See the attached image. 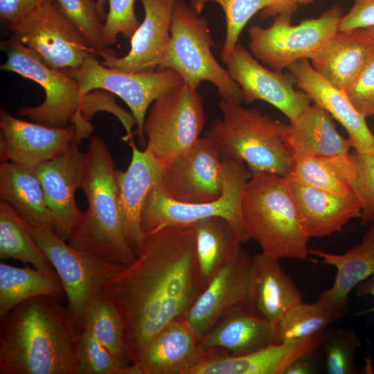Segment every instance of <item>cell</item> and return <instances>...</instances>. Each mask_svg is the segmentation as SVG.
<instances>
[{
  "label": "cell",
  "instance_id": "f35d334b",
  "mask_svg": "<svg viewBox=\"0 0 374 374\" xmlns=\"http://www.w3.org/2000/svg\"><path fill=\"white\" fill-rule=\"evenodd\" d=\"M79 362L81 374H143L136 364L119 362L87 330L80 332Z\"/></svg>",
  "mask_w": 374,
  "mask_h": 374
},
{
  "label": "cell",
  "instance_id": "1f68e13d",
  "mask_svg": "<svg viewBox=\"0 0 374 374\" xmlns=\"http://www.w3.org/2000/svg\"><path fill=\"white\" fill-rule=\"evenodd\" d=\"M48 296L61 301L66 296L56 271L17 267L0 263V318L30 298Z\"/></svg>",
  "mask_w": 374,
  "mask_h": 374
},
{
  "label": "cell",
  "instance_id": "c3c4849f",
  "mask_svg": "<svg viewBox=\"0 0 374 374\" xmlns=\"http://www.w3.org/2000/svg\"><path fill=\"white\" fill-rule=\"evenodd\" d=\"M96 4H97V6H98V9L100 17L103 19V21H104V20H105L106 16H107V15H105V8H104L106 4V1L107 0H96Z\"/></svg>",
  "mask_w": 374,
  "mask_h": 374
},
{
  "label": "cell",
  "instance_id": "603a6c76",
  "mask_svg": "<svg viewBox=\"0 0 374 374\" xmlns=\"http://www.w3.org/2000/svg\"><path fill=\"white\" fill-rule=\"evenodd\" d=\"M373 53L372 33L367 28H355L335 33L310 60L327 82L345 92Z\"/></svg>",
  "mask_w": 374,
  "mask_h": 374
},
{
  "label": "cell",
  "instance_id": "816d5d0a",
  "mask_svg": "<svg viewBox=\"0 0 374 374\" xmlns=\"http://www.w3.org/2000/svg\"><path fill=\"white\" fill-rule=\"evenodd\" d=\"M367 29H368L374 36V27H371V28H368Z\"/></svg>",
  "mask_w": 374,
  "mask_h": 374
},
{
  "label": "cell",
  "instance_id": "ac0fdd59",
  "mask_svg": "<svg viewBox=\"0 0 374 374\" xmlns=\"http://www.w3.org/2000/svg\"><path fill=\"white\" fill-rule=\"evenodd\" d=\"M78 145L73 142L64 154L33 168L55 217V229L66 240L83 215L75 199L84 158Z\"/></svg>",
  "mask_w": 374,
  "mask_h": 374
},
{
  "label": "cell",
  "instance_id": "7402d4cb",
  "mask_svg": "<svg viewBox=\"0 0 374 374\" xmlns=\"http://www.w3.org/2000/svg\"><path fill=\"white\" fill-rule=\"evenodd\" d=\"M301 225L310 238L339 231L351 219L359 217L361 206L353 192L339 195L284 177Z\"/></svg>",
  "mask_w": 374,
  "mask_h": 374
},
{
  "label": "cell",
  "instance_id": "30bf717a",
  "mask_svg": "<svg viewBox=\"0 0 374 374\" xmlns=\"http://www.w3.org/2000/svg\"><path fill=\"white\" fill-rule=\"evenodd\" d=\"M205 112L198 89L183 83L150 105L143 125L146 150L161 168L199 138Z\"/></svg>",
  "mask_w": 374,
  "mask_h": 374
},
{
  "label": "cell",
  "instance_id": "9c48e42d",
  "mask_svg": "<svg viewBox=\"0 0 374 374\" xmlns=\"http://www.w3.org/2000/svg\"><path fill=\"white\" fill-rule=\"evenodd\" d=\"M224 169V192L218 199L208 203L177 202L167 197L159 181L150 190L141 216V227L145 235L172 224H193L212 216L225 218L234 229L240 242L251 238L240 211L242 190L250 178L245 163L233 159H222Z\"/></svg>",
  "mask_w": 374,
  "mask_h": 374
},
{
  "label": "cell",
  "instance_id": "60d3db41",
  "mask_svg": "<svg viewBox=\"0 0 374 374\" xmlns=\"http://www.w3.org/2000/svg\"><path fill=\"white\" fill-rule=\"evenodd\" d=\"M350 157L355 168L352 191L361 206V222L368 225L374 221V154L354 150Z\"/></svg>",
  "mask_w": 374,
  "mask_h": 374
},
{
  "label": "cell",
  "instance_id": "f1b7e54d",
  "mask_svg": "<svg viewBox=\"0 0 374 374\" xmlns=\"http://www.w3.org/2000/svg\"><path fill=\"white\" fill-rule=\"evenodd\" d=\"M273 343L269 322L256 312L245 309L227 314L199 341L204 352L224 350L233 356L247 355Z\"/></svg>",
  "mask_w": 374,
  "mask_h": 374
},
{
  "label": "cell",
  "instance_id": "3957f363",
  "mask_svg": "<svg viewBox=\"0 0 374 374\" xmlns=\"http://www.w3.org/2000/svg\"><path fill=\"white\" fill-rule=\"evenodd\" d=\"M1 47L7 60L1 70L35 82L45 93L41 104L21 108L20 116L53 127L73 125L76 130L75 143L80 145L93 132V125L90 122L92 117L104 111L114 115L123 126L127 139L132 138L136 120L132 114L116 103L113 93L103 89L84 93L76 80L63 70L46 66L36 53L13 37L3 40Z\"/></svg>",
  "mask_w": 374,
  "mask_h": 374
},
{
  "label": "cell",
  "instance_id": "44dd1931",
  "mask_svg": "<svg viewBox=\"0 0 374 374\" xmlns=\"http://www.w3.org/2000/svg\"><path fill=\"white\" fill-rule=\"evenodd\" d=\"M287 69L295 79L296 87L345 128L355 150L374 154V135L366 117L355 108L344 91L327 82L313 69L308 59L295 61Z\"/></svg>",
  "mask_w": 374,
  "mask_h": 374
},
{
  "label": "cell",
  "instance_id": "7bdbcfd3",
  "mask_svg": "<svg viewBox=\"0 0 374 374\" xmlns=\"http://www.w3.org/2000/svg\"><path fill=\"white\" fill-rule=\"evenodd\" d=\"M355 108L365 117L374 114V53L363 71L345 91Z\"/></svg>",
  "mask_w": 374,
  "mask_h": 374
},
{
  "label": "cell",
  "instance_id": "8d00e7d4",
  "mask_svg": "<svg viewBox=\"0 0 374 374\" xmlns=\"http://www.w3.org/2000/svg\"><path fill=\"white\" fill-rule=\"evenodd\" d=\"M84 330L90 332L119 362L132 364L126 348L121 318L103 293L98 297Z\"/></svg>",
  "mask_w": 374,
  "mask_h": 374
},
{
  "label": "cell",
  "instance_id": "f6af8a7d",
  "mask_svg": "<svg viewBox=\"0 0 374 374\" xmlns=\"http://www.w3.org/2000/svg\"><path fill=\"white\" fill-rule=\"evenodd\" d=\"M47 0H0V17L8 24Z\"/></svg>",
  "mask_w": 374,
  "mask_h": 374
},
{
  "label": "cell",
  "instance_id": "7c38bea8",
  "mask_svg": "<svg viewBox=\"0 0 374 374\" xmlns=\"http://www.w3.org/2000/svg\"><path fill=\"white\" fill-rule=\"evenodd\" d=\"M8 25L12 37L53 69H78L89 53H96L61 12L57 0L44 1Z\"/></svg>",
  "mask_w": 374,
  "mask_h": 374
},
{
  "label": "cell",
  "instance_id": "5b68a950",
  "mask_svg": "<svg viewBox=\"0 0 374 374\" xmlns=\"http://www.w3.org/2000/svg\"><path fill=\"white\" fill-rule=\"evenodd\" d=\"M242 219L262 253L278 259L308 257L304 232L284 177L270 172L251 175L240 198Z\"/></svg>",
  "mask_w": 374,
  "mask_h": 374
},
{
  "label": "cell",
  "instance_id": "e575fe53",
  "mask_svg": "<svg viewBox=\"0 0 374 374\" xmlns=\"http://www.w3.org/2000/svg\"><path fill=\"white\" fill-rule=\"evenodd\" d=\"M208 2L220 5L226 17V30L221 52L222 61L233 53L244 27L258 12L261 11L260 16L267 18L283 13L293 14L299 6L285 0H189L190 6L198 15Z\"/></svg>",
  "mask_w": 374,
  "mask_h": 374
},
{
  "label": "cell",
  "instance_id": "484cf974",
  "mask_svg": "<svg viewBox=\"0 0 374 374\" xmlns=\"http://www.w3.org/2000/svg\"><path fill=\"white\" fill-rule=\"evenodd\" d=\"M308 253L319 258L320 263L336 268L333 284L321 293L319 299L346 314L351 291L374 275V224L364 235L359 244L343 254H333L313 249H309Z\"/></svg>",
  "mask_w": 374,
  "mask_h": 374
},
{
  "label": "cell",
  "instance_id": "7a4b0ae2",
  "mask_svg": "<svg viewBox=\"0 0 374 374\" xmlns=\"http://www.w3.org/2000/svg\"><path fill=\"white\" fill-rule=\"evenodd\" d=\"M80 339L67 305L30 298L0 318V374H81Z\"/></svg>",
  "mask_w": 374,
  "mask_h": 374
},
{
  "label": "cell",
  "instance_id": "ba28073f",
  "mask_svg": "<svg viewBox=\"0 0 374 374\" xmlns=\"http://www.w3.org/2000/svg\"><path fill=\"white\" fill-rule=\"evenodd\" d=\"M64 287L67 306L81 332L86 327L109 276L124 265L103 260L69 244L50 226H31Z\"/></svg>",
  "mask_w": 374,
  "mask_h": 374
},
{
  "label": "cell",
  "instance_id": "277c9868",
  "mask_svg": "<svg viewBox=\"0 0 374 374\" xmlns=\"http://www.w3.org/2000/svg\"><path fill=\"white\" fill-rule=\"evenodd\" d=\"M115 171L106 143L99 136H91L80 184L88 208L66 241L73 248L103 260L127 265L136 256L123 233Z\"/></svg>",
  "mask_w": 374,
  "mask_h": 374
},
{
  "label": "cell",
  "instance_id": "e0dca14e",
  "mask_svg": "<svg viewBox=\"0 0 374 374\" xmlns=\"http://www.w3.org/2000/svg\"><path fill=\"white\" fill-rule=\"evenodd\" d=\"M1 163L34 168L64 154L75 141L73 125L53 127L19 119L0 109Z\"/></svg>",
  "mask_w": 374,
  "mask_h": 374
},
{
  "label": "cell",
  "instance_id": "8992f818",
  "mask_svg": "<svg viewBox=\"0 0 374 374\" xmlns=\"http://www.w3.org/2000/svg\"><path fill=\"white\" fill-rule=\"evenodd\" d=\"M219 107L222 117L213 121L205 136L215 142L222 159L242 161L251 174L288 175L291 154L283 136L289 125L257 107L246 108L223 99Z\"/></svg>",
  "mask_w": 374,
  "mask_h": 374
},
{
  "label": "cell",
  "instance_id": "d6a6232c",
  "mask_svg": "<svg viewBox=\"0 0 374 374\" xmlns=\"http://www.w3.org/2000/svg\"><path fill=\"white\" fill-rule=\"evenodd\" d=\"M289 177L339 195L352 193L355 166L349 154L330 157L291 154Z\"/></svg>",
  "mask_w": 374,
  "mask_h": 374
},
{
  "label": "cell",
  "instance_id": "6da1fadb",
  "mask_svg": "<svg viewBox=\"0 0 374 374\" xmlns=\"http://www.w3.org/2000/svg\"><path fill=\"white\" fill-rule=\"evenodd\" d=\"M204 288L193 224L145 234L135 259L111 274L103 288L121 318L132 364L168 323L186 317Z\"/></svg>",
  "mask_w": 374,
  "mask_h": 374
},
{
  "label": "cell",
  "instance_id": "4dcf8cb0",
  "mask_svg": "<svg viewBox=\"0 0 374 374\" xmlns=\"http://www.w3.org/2000/svg\"><path fill=\"white\" fill-rule=\"evenodd\" d=\"M193 225L198 265L206 287L235 256L242 242L231 224L222 217H206Z\"/></svg>",
  "mask_w": 374,
  "mask_h": 374
},
{
  "label": "cell",
  "instance_id": "d6986e66",
  "mask_svg": "<svg viewBox=\"0 0 374 374\" xmlns=\"http://www.w3.org/2000/svg\"><path fill=\"white\" fill-rule=\"evenodd\" d=\"M145 17L131 37L128 53L121 57L109 51L101 57L104 66L118 71L141 73L158 69L170 40V23L177 0H139Z\"/></svg>",
  "mask_w": 374,
  "mask_h": 374
},
{
  "label": "cell",
  "instance_id": "9a60e30c",
  "mask_svg": "<svg viewBox=\"0 0 374 374\" xmlns=\"http://www.w3.org/2000/svg\"><path fill=\"white\" fill-rule=\"evenodd\" d=\"M252 265L253 258L241 246L196 299L185 318L199 341L227 314L238 309L256 312L251 288Z\"/></svg>",
  "mask_w": 374,
  "mask_h": 374
},
{
  "label": "cell",
  "instance_id": "8fae6325",
  "mask_svg": "<svg viewBox=\"0 0 374 374\" xmlns=\"http://www.w3.org/2000/svg\"><path fill=\"white\" fill-rule=\"evenodd\" d=\"M292 15L275 17L271 26L249 28V48L255 58L277 72L301 59L310 60L338 31L343 8L333 6L315 19L292 25Z\"/></svg>",
  "mask_w": 374,
  "mask_h": 374
},
{
  "label": "cell",
  "instance_id": "7dc6e473",
  "mask_svg": "<svg viewBox=\"0 0 374 374\" xmlns=\"http://www.w3.org/2000/svg\"><path fill=\"white\" fill-rule=\"evenodd\" d=\"M355 293L357 297L371 295L374 298V275L359 283L356 287ZM366 313H374V305L367 310L359 312L358 314Z\"/></svg>",
  "mask_w": 374,
  "mask_h": 374
},
{
  "label": "cell",
  "instance_id": "83f0119b",
  "mask_svg": "<svg viewBox=\"0 0 374 374\" xmlns=\"http://www.w3.org/2000/svg\"><path fill=\"white\" fill-rule=\"evenodd\" d=\"M278 258L263 253L253 258L251 288L253 302L261 316L273 328L283 314L302 301L301 293L282 269Z\"/></svg>",
  "mask_w": 374,
  "mask_h": 374
},
{
  "label": "cell",
  "instance_id": "ee69618b",
  "mask_svg": "<svg viewBox=\"0 0 374 374\" xmlns=\"http://www.w3.org/2000/svg\"><path fill=\"white\" fill-rule=\"evenodd\" d=\"M374 27V0L354 3L350 10L339 21L338 31Z\"/></svg>",
  "mask_w": 374,
  "mask_h": 374
},
{
  "label": "cell",
  "instance_id": "b9f144b4",
  "mask_svg": "<svg viewBox=\"0 0 374 374\" xmlns=\"http://www.w3.org/2000/svg\"><path fill=\"white\" fill-rule=\"evenodd\" d=\"M109 10L103 25V39L105 47L114 44L121 34L131 38L141 23L134 12L136 0H107Z\"/></svg>",
  "mask_w": 374,
  "mask_h": 374
},
{
  "label": "cell",
  "instance_id": "d4e9b609",
  "mask_svg": "<svg viewBox=\"0 0 374 374\" xmlns=\"http://www.w3.org/2000/svg\"><path fill=\"white\" fill-rule=\"evenodd\" d=\"M185 317L168 323L134 363L143 374H188L205 357Z\"/></svg>",
  "mask_w": 374,
  "mask_h": 374
},
{
  "label": "cell",
  "instance_id": "74e56055",
  "mask_svg": "<svg viewBox=\"0 0 374 374\" xmlns=\"http://www.w3.org/2000/svg\"><path fill=\"white\" fill-rule=\"evenodd\" d=\"M357 335L350 329L326 330L321 348L324 355V368L328 374H357L355 354L359 346Z\"/></svg>",
  "mask_w": 374,
  "mask_h": 374
},
{
  "label": "cell",
  "instance_id": "52a82bcc",
  "mask_svg": "<svg viewBox=\"0 0 374 374\" xmlns=\"http://www.w3.org/2000/svg\"><path fill=\"white\" fill-rule=\"evenodd\" d=\"M170 32V40L157 70H173L182 77L184 83L197 89L202 81L211 82L222 99L243 103L240 87L212 54L215 43L207 19L196 13L184 0H177L175 3Z\"/></svg>",
  "mask_w": 374,
  "mask_h": 374
},
{
  "label": "cell",
  "instance_id": "f907efd6",
  "mask_svg": "<svg viewBox=\"0 0 374 374\" xmlns=\"http://www.w3.org/2000/svg\"><path fill=\"white\" fill-rule=\"evenodd\" d=\"M372 0H354V3H363Z\"/></svg>",
  "mask_w": 374,
  "mask_h": 374
},
{
  "label": "cell",
  "instance_id": "4316f807",
  "mask_svg": "<svg viewBox=\"0 0 374 374\" xmlns=\"http://www.w3.org/2000/svg\"><path fill=\"white\" fill-rule=\"evenodd\" d=\"M283 141L291 154L330 157L349 154V139L336 129L333 117L314 103L288 125Z\"/></svg>",
  "mask_w": 374,
  "mask_h": 374
},
{
  "label": "cell",
  "instance_id": "bcb514c9",
  "mask_svg": "<svg viewBox=\"0 0 374 374\" xmlns=\"http://www.w3.org/2000/svg\"><path fill=\"white\" fill-rule=\"evenodd\" d=\"M317 350L307 353L296 358L286 368L283 374L316 373L317 371V364L314 355Z\"/></svg>",
  "mask_w": 374,
  "mask_h": 374
},
{
  "label": "cell",
  "instance_id": "836d02e7",
  "mask_svg": "<svg viewBox=\"0 0 374 374\" xmlns=\"http://www.w3.org/2000/svg\"><path fill=\"white\" fill-rule=\"evenodd\" d=\"M0 258L29 263L44 271H55L33 238L30 225L12 206L0 201Z\"/></svg>",
  "mask_w": 374,
  "mask_h": 374
},
{
  "label": "cell",
  "instance_id": "cb8c5ba5",
  "mask_svg": "<svg viewBox=\"0 0 374 374\" xmlns=\"http://www.w3.org/2000/svg\"><path fill=\"white\" fill-rule=\"evenodd\" d=\"M132 159L125 171L116 170L118 202L125 238L134 253H139L145 234L141 227V216L146 197L159 181L161 168L146 150H140L133 141Z\"/></svg>",
  "mask_w": 374,
  "mask_h": 374
},
{
  "label": "cell",
  "instance_id": "4fadbf2b",
  "mask_svg": "<svg viewBox=\"0 0 374 374\" xmlns=\"http://www.w3.org/2000/svg\"><path fill=\"white\" fill-rule=\"evenodd\" d=\"M95 54L89 53L80 68L63 71L78 82L85 93L103 89L121 98L136 120L139 142L145 148L143 125L150 105L166 92L183 84L182 77L168 69L141 73L112 69L99 62Z\"/></svg>",
  "mask_w": 374,
  "mask_h": 374
},
{
  "label": "cell",
  "instance_id": "d590c367",
  "mask_svg": "<svg viewBox=\"0 0 374 374\" xmlns=\"http://www.w3.org/2000/svg\"><path fill=\"white\" fill-rule=\"evenodd\" d=\"M344 314L319 299L313 303L301 301L290 308L273 328L274 343L314 336Z\"/></svg>",
  "mask_w": 374,
  "mask_h": 374
},
{
  "label": "cell",
  "instance_id": "f5cc1de1",
  "mask_svg": "<svg viewBox=\"0 0 374 374\" xmlns=\"http://www.w3.org/2000/svg\"><path fill=\"white\" fill-rule=\"evenodd\" d=\"M373 116H374V114H373Z\"/></svg>",
  "mask_w": 374,
  "mask_h": 374
},
{
  "label": "cell",
  "instance_id": "ffe728a7",
  "mask_svg": "<svg viewBox=\"0 0 374 374\" xmlns=\"http://www.w3.org/2000/svg\"><path fill=\"white\" fill-rule=\"evenodd\" d=\"M326 330L308 338L273 343L244 355L210 350L188 374H283L296 358L320 348Z\"/></svg>",
  "mask_w": 374,
  "mask_h": 374
},
{
  "label": "cell",
  "instance_id": "ab89813d",
  "mask_svg": "<svg viewBox=\"0 0 374 374\" xmlns=\"http://www.w3.org/2000/svg\"><path fill=\"white\" fill-rule=\"evenodd\" d=\"M63 15L74 25L97 54L107 50L103 39V25L96 0H57Z\"/></svg>",
  "mask_w": 374,
  "mask_h": 374
},
{
  "label": "cell",
  "instance_id": "5bb4252c",
  "mask_svg": "<svg viewBox=\"0 0 374 374\" xmlns=\"http://www.w3.org/2000/svg\"><path fill=\"white\" fill-rule=\"evenodd\" d=\"M215 142L199 138L188 150L161 168L159 184L169 198L202 204L218 199L224 192L222 160Z\"/></svg>",
  "mask_w": 374,
  "mask_h": 374
},
{
  "label": "cell",
  "instance_id": "2e32d148",
  "mask_svg": "<svg viewBox=\"0 0 374 374\" xmlns=\"http://www.w3.org/2000/svg\"><path fill=\"white\" fill-rule=\"evenodd\" d=\"M223 62L240 87L245 103L264 100L282 112L290 123L311 106L310 96L294 88L296 82L291 74L284 75L265 68L239 42Z\"/></svg>",
  "mask_w": 374,
  "mask_h": 374
},
{
  "label": "cell",
  "instance_id": "f546056e",
  "mask_svg": "<svg viewBox=\"0 0 374 374\" xmlns=\"http://www.w3.org/2000/svg\"><path fill=\"white\" fill-rule=\"evenodd\" d=\"M0 201L12 206L31 226L55 227V217L46 204L42 185L33 168L11 161L1 162Z\"/></svg>",
  "mask_w": 374,
  "mask_h": 374
},
{
  "label": "cell",
  "instance_id": "681fc988",
  "mask_svg": "<svg viewBox=\"0 0 374 374\" xmlns=\"http://www.w3.org/2000/svg\"><path fill=\"white\" fill-rule=\"evenodd\" d=\"M285 1H290V2L294 3L298 5L299 4L304 5V4L309 3L314 0H285Z\"/></svg>",
  "mask_w": 374,
  "mask_h": 374
}]
</instances>
